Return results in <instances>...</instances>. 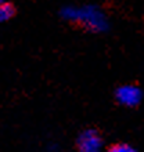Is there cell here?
<instances>
[{
	"instance_id": "1",
	"label": "cell",
	"mask_w": 144,
	"mask_h": 152,
	"mask_svg": "<svg viewBox=\"0 0 144 152\" xmlns=\"http://www.w3.org/2000/svg\"><path fill=\"white\" fill-rule=\"evenodd\" d=\"M115 97L118 102L125 107H136L140 104L141 98H143V93L134 84H125L116 90Z\"/></svg>"
},
{
	"instance_id": "2",
	"label": "cell",
	"mask_w": 144,
	"mask_h": 152,
	"mask_svg": "<svg viewBox=\"0 0 144 152\" xmlns=\"http://www.w3.org/2000/svg\"><path fill=\"white\" fill-rule=\"evenodd\" d=\"M78 149L79 152H101L103 140L100 134L93 129L84 130L78 138Z\"/></svg>"
},
{
	"instance_id": "3",
	"label": "cell",
	"mask_w": 144,
	"mask_h": 152,
	"mask_svg": "<svg viewBox=\"0 0 144 152\" xmlns=\"http://www.w3.org/2000/svg\"><path fill=\"white\" fill-rule=\"evenodd\" d=\"M15 7L14 4L10 1H4L0 4V22H6V21L11 20L12 17L15 15Z\"/></svg>"
},
{
	"instance_id": "4",
	"label": "cell",
	"mask_w": 144,
	"mask_h": 152,
	"mask_svg": "<svg viewBox=\"0 0 144 152\" xmlns=\"http://www.w3.org/2000/svg\"><path fill=\"white\" fill-rule=\"evenodd\" d=\"M107 152H136V151L129 144H115L112 145Z\"/></svg>"
},
{
	"instance_id": "5",
	"label": "cell",
	"mask_w": 144,
	"mask_h": 152,
	"mask_svg": "<svg viewBox=\"0 0 144 152\" xmlns=\"http://www.w3.org/2000/svg\"><path fill=\"white\" fill-rule=\"evenodd\" d=\"M4 1H6V0H0V4H1V3H4Z\"/></svg>"
}]
</instances>
